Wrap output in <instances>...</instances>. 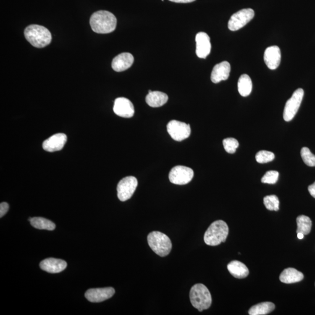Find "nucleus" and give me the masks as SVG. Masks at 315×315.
<instances>
[{
  "label": "nucleus",
  "mask_w": 315,
  "mask_h": 315,
  "mask_svg": "<svg viewBox=\"0 0 315 315\" xmlns=\"http://www.w3.org/2000/svg\"><path fill=\"white\" fill-rule=\"evenodd\" d=\"M281 51L277 46H273L267 48L264 54V61L271 70L277 68L281 62Z\"/></svg>",
  "instance_id": "obj_15"
},
{
  "label": "nucleus",
  "mask_w": 315,
  "mask_h": 315,
  "mask_svg": "<svg viewBox=\"0 0 315 315\" xmlns=\"http://www.w3.org/2000/svg\"><path fill=\"white\" fill-rule=\"evenodd\" d=\"M279 173L276 170H269L263 176L262 182L263 184H275L278 181Z\"/></svg>",
  "instance_id": "obj_30"
},
{
  "label": "nucleus",
  "mask_w": 315,
  "mask_h": 315,
  "mask_svg": "<svg viewBox=\"0 0 315 315\" xmlns=\"http://www.w3.org/2000/svg\"><path fill=\"white\" fill-rule=\"evenodd\" d=\"M67 264L64 260L54 258H48L41 263V268L45 272L50 273H58L64 271Z\"/></svg>",
  "instance_id": "obj_18"
},
{
  "label": "nucleus",
  "mask_w": 315,
  "mask_h": 315,
  "mask_svg": "<svg viewBox=\"0 0 315 315\" xmlns=\"http://www.w3.org/2000/svg\"><path fill=\"white\" fill-rule=\"evenodd\" d=\"M238 91L242 97H248L252 90V82L250 76L243 74L240 77L238 83Z\"/></svg>",
  "instance_id": "obj_23"
},
{
  "label": "nucleus",
  "mask_w": 315,
  "mask_h": 315,
  "mask_svg": "<svg viewBox=\"0 0 315 315\" xmlns=\"http://www.w3.org/2000/svg\"><path fill=\"white\" fill-rule=\"evenodd\" d=\"M274 153L262 150L258 152L256 155V160L258 163L265 164L270 163L274 160Z\"/></svg>",
  "instance_id": "obj_27"
},
{
  "label": "nucleus",
  "mask_w": 315,
  "mask_h": 315,
  "mask_svg": "<svg viewBox=\"0 0 315 315\" xmlns=\"http://www.w3.org/2000/svg\"><path fill=\"white\" fill-rule=\"evenodd\" d=\"M167 131L170 137L177 142H182L188 139L191 133L190 125L175 120L168 123Z\"/></svg>",
  "instance_id": "obj_8"
},
{
  "label": "nucleus",
  "mask_w": 315,
  "mask_h": 315,
  "mask_svg": "<svg viewBox=\"0 0 315 315\" xmlns=\"http://www.w3.org/2000/svg\"><path fill=\"white\" fill-rule=\"evenodd\" d=\"M297 229L296 232H301L304 235L310 233L312 228V221L310 217L304 215H299L296 218Z\"/></svg>",
  "instance_id": "obj_25"
},
{
  "label": "nucleus",
  "mask_w": 315,
  "mask_h": 315,
  "mask_svg": "<svg viewBox=\"0 0 315 315\" xmlns=\"http://www.w3.org/2000/svg\"><path fill=\"white\" fill-rule=\"evenodd\" d=\"M275 309V305L273 303L265 302L260 303L252 307L249 314L250 315H265L272 313Z\"/></svg>",
  "instance_id": "obj_22"
},
{
  "label": "nucleus",
  "mask_w": 315,
  "mask_h": 315,
  "mask_svg": "<svg viewBox=\"0 0 315 315\" xmlns=\"http://www.w3.org/2000/svg\"><path fill=\"white\" fill-rule=\"evenodd\" d=\"M146 103L149 106L158 107L163 106L168 100V96L160 91H151L149 90L148 94L147 95Z\"/></svg>",
  "instance_id": "obj_19"
},
{
  "label": "nucleus",
  "mask_w": 315,
  "mask_h": 315,
  "mask_svg": "<svg viewBox=\"0 0 315 315\" xmlns=\"http://www.w3.org/2000/svg\"><path fill=\"white\" fill-rule=\"evenodd\" d=\"M90 25L93 31L97 34H109L115 31L117 19L110 12L98 11L92 15L90 19Z\"/></svg>",
  "instance_id": "obj_1"
},
{
  "label": "nucleus",
  "mask_w": 315,
  "mask_h": 315,
  "mask_svg": "<svg viewBox=\"0 0 315 315\" xmlns=\"http://www.w3.org/2000/svg\"><path fill=\"white\" fill-rule=\"evenodd\" d=\"M134 57L129 53H123L113 59L112 67L116 72H122L127 70L133 65Z\"/></svg>",
  "instance_id": "obj_17"
},
{
  "label": "nucleus",
  "mask_w": 315,
  "mask_h": 315,
  "mask_svg": "<svg viewBox=\"0 0 315 315\" xmlns=\"http://www.w3.org/2000/svg\"><path fill=\"white\" fill-rule=\"evenodd\" d=\"M308 190L311 196L315 199V182L308 187Z\"/></svg>",
  "instance_id": "obj_32"
},
{
  "label": "nucleus",
  "mask_w": 315,
  "mask_h": 315,
  "mask_svg": "<svg viewBox=\"0 0 315 315\" xmlns=\"http://www.w3.org/2000/svg\"><path fill=\"white\" fill-rule=\"evenodd\" d=\"M227 268L231 274L236 278H244L249 274L247 266L239 261H232L228 265Z\"/></svg>",
  "instance_id": "obj_21"
},
{
  "label": "nucleus",
  "mask_w": 315,
  "mask_h": 315,
  "mask_svg": "<svg viewBox=\"0 0 315 315\" xmlns=\"http://www.w3.org/2000/svg\"><path fill=\"white\" fill-rule=\"evenodd\" d=\"M196 55L199 58L206 59L211 52V44L209 36L205 32L198 33L196 37Z\"/></svg>",
  "instance_id": "obj_13"
},
{
  "label": "nucleus",
  "mask_w": 315,
  "mask_h": 315,
  "mask_svg": "<svg viewBox=\"0 0 315 315\" xmlns=\"http://www.w3.org/2000/svg\"><path fill=\"white\" fill-rule=\"evenodd\" d=\"M32 226L39 230L53 231L55 229V224L53 222L42 217L29 218Z\"/></svg>",
  "instance_id": "obj_24"
},
{
  "label": "nucleus",
  "mask_w": 315,
  "mask_h": 315,
  "mask_svg": "<svg viewBox=\"0 0 315 315\" xmlns=\"http://www.w3.org/2000/svg\"><path fill=\"white\" fill-rule=\"evenodd\" d=\"M264 205L266 208L271 211H278L280 201L275 195H270L267 196L263 199Z\"/></svg>",
  "instance_id": "obj_26"
},
{
  "label": "nucleus",
  "mask_w": 315,
  "mask_h": 315,
  "mask_svg": "<svg viewBox=\"0 0 315 315\" xmlns=\"http://www.w3.org/2000/svg\"><path fill=\"white\" fill-rule=\"evenodd\" d=\"M113 111L116 115L125 118H132L134 115L133 104L128 99L124 97L116 99Z\"/></svg>",
  "instance_id": "obj_11"
},
{
  "label": "nucleus",
  "mask_w": 315,
  "mask_h": 315,
  "mask_svg": "<svg viewBox=\"0 0 315 315\" xmlns=\"http://www.w3.org/2000/svg\"><path fill=\"white\" fill-rule=\"evenodd\" d=\"M302 160L309 167H315V155L307 147H303L301 151Z\"/></svg>",
  "instance_id": "obj_28"
},
{
  "label": "nucleus",
  "mask_w": 315,
  "mask_h": 315,
  "mask_svg": "<svg viewBox=\"0 0 315 315\" xmlns=\"http://www.w3.org/2000/svg\"><path fill=\"white\" fill-rule=\"evenodd\" d=\"M194 176L191 168L185 166H176L171 169L169 175V181L173 184L184 185L190 182Z\"/></svg>",
  "instance_id": "obj_9"
},
{
  "label": "nucleus",
  "mask_w": 315,
  "mask_h": 315,
  "mask_svg": "<svg viewBox=\"0 0 315 315\" xmlns=\"http://www.w3.org/2000/svg\"><path fill=\"white\" fill-rule=\"evenodd\" d=\"M137 179L134 176H127L119 182L117 191L118 197L122 202L130 199L137 187Z\"/></svg>",
  "instance_id": "obj_10"
},
{
  "label": "nucleus",
  "mask_w": 315,
  "mask_h": 315,
  "mask_svg": "<svg viewBox=\"0 0 315 315\" xmlns=\"http://www.w3.org/2000/svg\"><path fill=\"white\" fill-rule=\"evenodd\" d=\"M254 12L251 8L243 9L231 16L228 23L230 31H238L253 19Z\"/></svg>",
  "instance_id": "obj_7"
},
{
  "label": "nucleus",
  "mask_w": 315,
  "mask_h": 315,
  "mask_svg": "<svg viewBox=\"0 0 315 315\" xmlns=\"http://www.w3.org/2000/svg\"><path fill=\"white\" fill-rule=\"evenodd\" d=\"M223 146L228 153L233 154L238 148L239 142L234 138H227L223 140Z\"/></svg>",
  "instance_id": "obj_29"
},
{
  "label": "nucleus",
  "mask_w": 315,
  "mask_h": 315,
  "mask_svg": "<svg viewBox=\"0 0 315 315\" xmlns=\"http://www.w3.org/2000/svg\"><path fill=\"white\" fill-rule=\"evenodd\" d=\"M115 290L112 287L103 288V289H93L87 291L85 297L91 302H101L112 297Z\"/></svg>",
  "instance_id": "obj_12"
},
{
  "label": "nucleus",
  "mask_w": 315,
  "mask_h": 315,
  "mask_svg": "<svg viewBox=\"0 0 315 315\" xmlns=\"http://www.w3.org/2000/svg\"><path fill=\"white\" fill-rule=\"evenodd\" d=\"M24 35L26 40L33 46L43 48L47 46L52 41V35L46 28L41 25H31L25 29Z\"/></svg>",
  "instance_id": "obj_2"
},
{
  "label": "nucleus",
  "mask_w": 315,
  "mask_h": 315,
  "mask_svg": "<svg viewBox=\"0 0 315 315\" xmlns=\"http://www.w3.org/2000/svg\"><path fill=\"white\" fill-rule=\"evenodd\" d=\"M229 233V227L226 222L216 221L206 231L204 240L207 245L214 247L226 242Z\"/></svg>",
  "instance_id": "obj_3"
},
{
  "label": "nucleus",
  "mask_w": 315,
  "mask_h": 315,
  "mask_svg": "<svg viewBox=\"0 0 315 315\" xmlns=\"http://www.w3.org/2000/svg\"><path fill=\"white\" fill-rule=\"evenodd\" d=\"M147 241L151 250L161 257L167 256L172 250V242L169 237L159 231L149 233Z\"/></svg>",
  "instance_id": "obj_5"
},
{
  "label": "nucleus",
  "mask_w": 315,
  "mask_h": 315,
  "mask_svg": "<svg viewBox=\"0 0 315 315\" xmlns=\"http://www.w3.org/2000/svg\"><path fill=\"white\" fill-rule=\"evenodd\" d=\"M190 299L192 305L199 312L208 310L212 303L211 294L202 284H197L191 287Z\"/></svg>",
  "instance_id": "obj_4"
},
{
  "label": "nucleus",
  "mask_w": 315,
  "mask_h": 315,
  "mask_svg": "<svg viewBox=\"0 0 315 315\" xmlns=\"http://www.w3.org/2000/svg\"><path fill=\"white\" fill-rule=\"evenodd\" d=\"M304 278V274L295 269L288 268L284 270L280 275V280L282 283L293 284L298 283Z\"/></svg>",
  "instance_id": "obj_20"
},
{
  "label": "nucleus",
  "mask_w": 315,
  "mask_h": 315,
  "mask_svg": "<svg viewBox=\"0 0 315 315\" xmlns=\"http://www.w3.org/2000/svg\"><path fill=\"white\" fill-rule=\"evenodd\" d=\"M67 137L65 134L58 133L54 134L45 140L43 143V148L45 151L50 152L61 151L67 142Z\"/></svg>",
  "instance_id": "obj_14"
},
{
  "label": "nucleus",
  "mask_w": 315,
  "mask_h": 315,
  "mask_svg": "<svg viewBox=\"0 0 315 315\" xmlns=\"http://www.w3.org/2000/svg\"><path fill=\"white\" fill-rule=\"evenodd\" d=\"M169 1L176 3H189L196 1V0H169Z\"/></svg>",
  "instance_id": "obj_33"
},
{
  "label": "nucleus",
  "mask_w": 315,
  "mask_h": 315,
  "mask_svg": "<svg viewBox=\"0 0 315 315\" xmlns=\"http://www.w3.org/2000/svg\"><path fill=\"white\" fill-rule=\"evenodd\" d=\"M304 95V90L299 88L293 93L292 97L287 101L283 113V118L285 121H292L295 117L296 113L298 112L300 106H301Z\"/></svg>",
  "instance_id": "obj_6"
},
{
  "label": "nucleus",
  "mask_w": 315,
  "mask_h": 315,
  "mask_svg": "<svg viewBox=\"0 0 315 315\" xmlns=\"http://www.w3.org/2000/svg\"><path fill=\"white\" fill-rule=\"evenodd\" d=\"M231 72V65L229 62H223L214 66L211 75L213 83L217 84L229 79Z\"/></svg>",
  "instance_id": "obj_16"
},
{
  "label": "nucleus",
  "mask_w": 315,
  "mask_h": 315,
  "mask_svg": "<svg viewBox=\"0 0 315 315\" xmlns=\"http://www.w3.org/2000/svg\"><path fill=\"white\" fill-rule=\"evenodd\" d=\"M9 209L8 204L5 202H3L0 205V217H2L7 212Z\"/></svg>",
  "instance_id": "obj_31"
},
{
  "label": "nucleus",
  "mask_w": 315,
  "mask_h": 315,
  "mask_svg": "<svg viewBox=\"0 0 315 315\" xmlns=\"http://www.w3.org/2000/svg\"><path fill=\"white\" fill-rule=\"evenodd\" d=\"M297 236H298V239H302L304 238V235L301 232L297 233Z\"/></svg>",
  "instance_id": "obj_34"
}]
</instances>
